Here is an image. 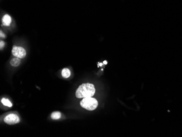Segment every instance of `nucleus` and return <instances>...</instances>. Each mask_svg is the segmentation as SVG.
Here are the masks:
<instances>
[{
	"mask_svg": "<svg viewBox=\"0 0 182 137\" xmlns=\"http://www.w3.org/2000/svg\"><path fill=\"white\" fill-rule=\"evenodd\" d=\"M4 121L5 123L8 125H13L19 123L20 122V119L18 115L14 114H11L5 117Z\"/></svg>",
	"mask_w": 182,
	"mask_h": 137,
	"instance_id": "obj_4",
	"label": "nucleus"
},
{
	"mask_svg": "<svg viewBox=\"0 0 182 137\" xmlns=\"http://www.w3.org/2000/svg\"><path fill=\"white\" fill-rule=\"evenodd\" d=\"M96 89L93 85L89 83L83 84L77 88L76 91V96L78 98L91 97L93 96Z\"/></svg>",
	"mask_w": 182,
	"mask_h": 137,
	"instance_id": "obj_1",
	"label": "nucleus"
},
{
	"mask_svg": "<svg viewBox=\"0 0 182 137\" xmlns=\"http://www.w3.org/2000/svg\"><path fill=\"white\" fill-rule=\"evenodd\" d=\"M1 37H4V38L6 37L5 36V34H4V33L3 34L2 31H1Z\"/></svg>",
	"mask_w": 182,
	"mask_h": 137,
	"instance_id": "obj_11",
	"label": "nucleus"
},
{
	"mask_svg": "<svg viewBox=\"0 0 182 137\" xmlns=\"http://www.w3.org/2000/svg\"><path fill=\"white\" fill-rule=\"evenodd\" d=\"M51 117L53 120H58L61 117V113L59 112H53L51 115Z\"/></svg>",
	"mask_w": 182,
	"mask_h": 137,
	"instance_id": "obj_8",
	"label": "nucleus"
},
{
	"mask_svg": "<svg viewBox=\"0 0 182 137\" xmlns=\"http://www.w3.org/2000/svg\"><path fill=\"white\" fill-rule=\"evenodd\" d=\"M1 102H2V103L3 105L7 106L8 107H12V104H11V102L8 99H6V98H2V100H1Z\"/></svg>",
	"mask_w": 182,
	"mask_h": 137,
	"instance_id": "obj_9",
	"label": "nucleus"
},
{
	"mask_svg": "<svg viewBox=\"0 0 182 137\" xmlns=\"http://www.w3.org/2000/svg\"><path fill=\"white\" fill-rule=\"evenodd\" d=\"M80 105L88 110H93L98 107V101L95 98L86 97L81 101Z\"/></svg>",
	"mask_w": 182,
	"mask_h": 137,
	"instance_id": "obj_2",
	"label": "nucleus"
},
{
	"mask_svg": "<svg viewBox=\"0 0 182 137\" xmlns=\"http://www.w3.org/2000/svg\"><path fill=\"white\" fill-rule=\"evenodd\" d=\"M11 16H10L8 14H5L3 16L2 19V21L3 25L5 26H9L11 25Z\"/></svg>",
	"mask_w": 182,
	"mask_h": 137,
	"instance_id": "obj_5",
	"label": "nucleus"
},
{
	"mask_svg": "<svg viewBox=\"0 0 182 137\" xmlns=\"http://www.w3.org/2000/svg\"><path fill=\"white\" fill-rule=\"evenodd\" d=\"M11 53L14 56L18 57L19 59H23L26 55V51H25V49L23 47L18 46H13L11 51Z\"/></svg>",
	"mask_w": 182,
	"mask_h": 137,
	"instance_id": "obj_3",
	"label": "nucleus"
},
{
	"mask_svg": "<svg viewBox=\"0 0 182 137\" xmlns=\"http://www.w3.org/2000/svg\"><path fill=\"white\" fill-rule=\"evenodd\" d=\"M0 44H1V49L2 50V49L3 46L4 47V46H5V43L4 42L2 41H1Z\"/></svg>",
	"mask_w": 182,
	"mask_h": 137,
	"instance_id": "obj_10",
	"label": "nucleus"
},
{
	"mask_svg": "<svg viewBox=\"0 0 182 137\" xmlns=\"http://www.w3.org/2000/svg\"><path fill=\"white\" fill-rule=\"evenodd\" d=\"M62 76L64 78H68L71 76V71L68 68H64L62 71Z\"/></svg>",
	"mask_w": 182,
	"mask_h": 137,
	"instance_id": "obj_7",
	"label": "nucleus"
},
{
	"mask_svg": "<svg viewBox=\"0 0 182 137\" xmlns=\"http://www.w3.org/2000/svg\"><path fill=\"white\" fill-rule=\"evenodd\" d=\"M104 64H107V62L106 61H105L104 62Z\"/></svg>",
	"mask_w": 182,
	"mask_h": 137,
	"instance_id": "obj_12",
	"label": "nucleus"
},
{
	"mask_svg": "<svg viewBox=\"0 0 182 137\" xmlns=\"http://www.w3.org/2000/svg\"><path fill=\"white\" fill-rule=\"evenodd\" d=\"M21 61L20 60L18 57H15L11 60V61L10 62V64H11L12 66L17 67L18 66L19 64H20Z\"/></svg>",
	"mask_w": 182,
	"mask_h": 137,
	"instance_id": "obj_6",
	"label": "nucleus"
}]
</instances>
